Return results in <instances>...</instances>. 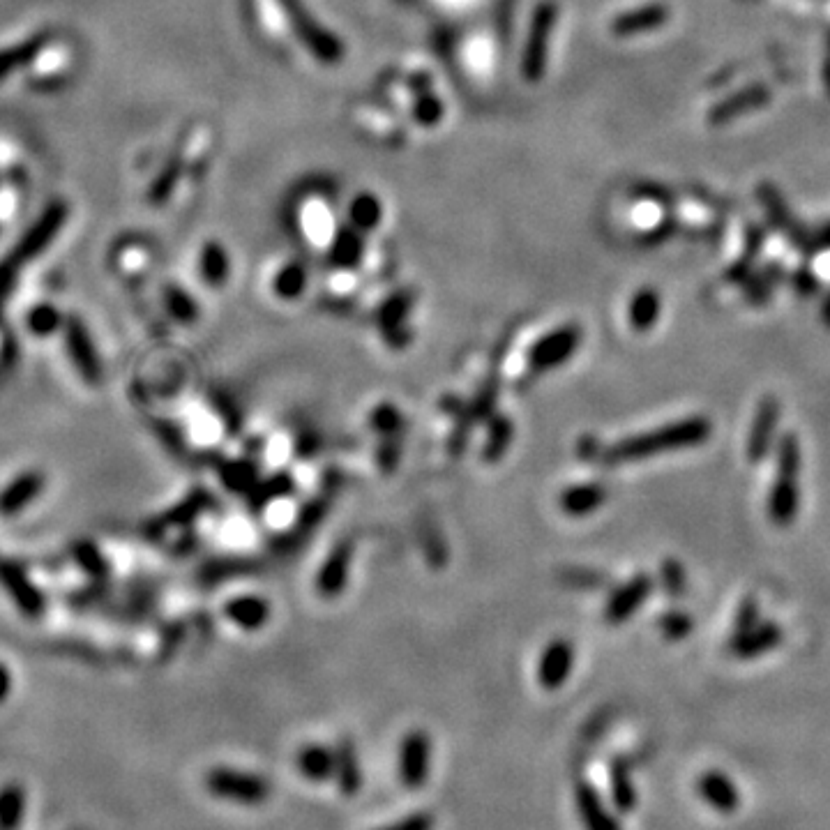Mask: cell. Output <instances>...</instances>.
<instances>
[{"label": "cell", "mask_w": 830, "mask_h": 830, "mask_svg": "<svg viewBox=\"0 0 830 830\" xmlns=\"http://www.w3.org/2000/svg\"><path fill=\"white\" fill-rule=\"evenodd\" d=\"M711 434H713L711 420L704 418V415H692V418L676 420V422H671V425H664L658 429H651V432H644V434L630 436V439L618 441L605 450L602 459H605V464L609 466L639 462V459L662 455V452L697 448V445L706 443Z\"/></svg>", "instance_id": "1"}, {"label": "cell", "mask_w": 830, "mask_h": 830, "mask_svg": "<svg viewBox=\"0 0 830 830\" xmlns=\"http://www.w3.org/2000/svg\"><path fill=\"white\" fill-rule=\"evenodd\" d=\"M206 787L215 798L238 805H261L273 791L266 777L236 771V768H213L206 777Z\"/></svg>", "instance_id": "2"}, {"label": "cell", "mask_w": 830, "mask_h": 830, "mask_svg": "<svg viewBox=\"0 0 830 830\" xmlns=\"http://www.w3.org/2000/svg\"><path fill=\"white\" fill-rule=\"evenodd\" d=\"M581 344V328L575 323L561 326L542 335L528 351V365L533 372H552L575 356Z\"/></svg>", "instance_id": "3"}, {"label": "cell", "mask_w": 830, "mask_h": 830, "mask_svg": "<svg viewBox=\"0 0 830 830\" xmlns=\"http://www.w3.org/2000/svg\"><path fill=\"white\" fill-rule=\"evenodd\" d=\"M429 771H432V738H429L427 731L413 729L399 743V782L406 789H420L422 784H427Z\"/></svg>", "instance_id": "4"}, {"label": "cell", "mask_w": 830, "mask_h": 830, "mask_svg": "<svg viewBox=\"0 0 830 830\" xmlns=\"http://www.w3.org/2000/svg\"><path fill=\"white\" fill-rule=\"evenodd\" d=\"M554 24H556V5L545 0V3L538 5V10H535L533 14L531 33H528V42L524 49L522 72L528 81H538L542 77V72H545L549 35H552Z\"/></svg>", "instance_id": "5"}, {"label": "cell", "mask_w": 830, "mask_h": 830, "mask_svg": "<svg viewBox=\"0 0 830 830\" xmlns=\"http://www.w3.org/2000/svg\"><path fill=\"white\" fill-rule=\"evenodd\" d=\"M284 7L286 14H289L291 26L298 30L300 40L314 51L316 58H321L323 63H337V60L342 58V44L337 42V37L316 24L298 0H284Z\"/></svg>", "instance_id": "6"}, {"label": "cell", "mask_w": 830, "mask_h": 830, "mask_svg": "<svg viewBox=\"0 0 830 830\" xmlns=\"http://www.w3.org/2000/svg\"><path fill=\"white\" fill-rule=\"evenodd\" d=\"M780 402L775 397H764L754 413L750 434H747V459L752 464H761L773 448V439L780 425Z\"/></svg>", "instance_id": "7"}, {"label": "cell", "mask_w": 830, "mask_h": 830, "mask_svg": "<svg viewBox=\"0 0 830 830\" xmlns=\"http://www.w3.org/2000/svg\"><path fill=\"white\" fill-rule=\"evenodd\" d=\"M653 588H655V581L651 575H646V572L632 577L628 584H623L621 588H616V591L611 593V598L605 605V621L611 625L628 621V618L635 616L637 609L644 605L648 598H651Z\"/></svg>", "instance_id": "8"}, {"label": "cell", "mask_w": 830, "mask_h": 830, "mask_svg": "<svg viewBox=\"0 0 830 830\" xmlns=\"http://www.w3.org/2000/svg\"><path fill=\"white\" fill-rule=\"evenodd\" d=\"M65 344L67 353L77 367V372L88 383H97L102 379V360L97 356L93 337L79 319H70L65 323Z\"/></svg>", "instance_id": "9"}, {"label": "cell", "mask_w": 830, "mask_h": 830, "mask_svg": "<svg viewBox=\"0 0 830 830\" xmlns=\"http://www.w3.org/2000/svg\"><path fill=\"white\" fill-rule=\"evenodd\" d=\"M575 667V646L568 639L558 637L545 646L538 662V681L545 690L563 688Z\"/></svg>", "instance_id": "10"}, {"label": "cell", "mask_w": 830, "mask_h": 830, "mask_svg": "<svg viewBox=\"0 0 830 830\" xmlns=\"http://www.w3.org/2000/svg\"><path fill=\"white\" fill-rule=\"evenodd\" d=\"M351 561H353L351 542H346V540L337 542L326 561H323L319 577H316V591H319L323 598H337V595L344 593L346 584H349Z\"/></svg>", "instance_id": "11"}, {"label": "cell", "mask_w": 830, "mask_h": 830, "mask_svg": "<svg viewBox=\"0 0 830 830\" xmlns=\"http://www.w3.org/2000/svg\"><path fill=\"white\" fill-rule=\"evenodd\" d=\"M798 508H801L798 475L777 473L771 494H768V517L775 526H789L796 522Z\"/></svg>", "instance_id": "12"}, {"label": "cell", "mask_w": 830, "mask_h": 830, "mask_svg": "<svg viewBox=\"0 0 830 830\" xmlns=\"http://www.w3.org/2000/svg\"><path fill=\"white\" fill-rule=\"evenodd\" d=\"M222 611L238 630L245 632L263 630L270 616H273V607L263 595H236V598L224 602Z\"/></svg>", "instance_id": "13"}, {"label": "cell", "mask_w": 830, "mask_h": 830, "mask_svg": "<svg viewBox=\"0 0 830 830\" xmlns=\"http://www.w3.org/2000/svg\"><path fill=\"white\" fill-rule=\"evenodd\" d=\"M0 584H3L5 591L10 593V598L17 602L26 616L42 614L44 600L40 591L30 584L28 577L21 572V568H17V565L10 561H0Z\"/></svg>", "instance_id": "14"}, {"label": "cell", "mask_w": 830, "mask_h": 830, "mask_svg": "<svg viewBox=\"0 0 830 830\" xmlns=\"http://www.w3.org/2000/svg\"><path fill=\"white\" fill-rule=\"evenodd\" d=\"M300 226H303L309 243L319 247H330L332 238L337 236L335 217L330 213V206L319 196H309L300 208Z\"/></svg>", "instance_id": "15"}, {"label": "cell", "mask_w": 830, "mask_h": 830, "mask_svg": "<svg viewBox=\"0 0 830 830\" xmlns=\"http://www.w3.org/2000/svg\"><path fill=\"white\" fill-rule=\"evenodd\" d=\"M44 485H47V478L37 471H28L24 475H19V478H14L10 485L0 492V515L12 517L17 515V512L26 510L28 505L44 492Z\"/></svg>", "instance_id": "16"}, {"label": "cell", "mask_w": 830, "mask_h": 830, "mask_svg": "<svg viewBox=\"0 0 830 830\" xmlns=\"http://www.w3.org/2000/svg\"><path fill=\"white\" fill-rule=\"evenodd\" d=\"M782 637H784L782 628L777 623H759L754 630L731 637L729 651L734 653L736 658H743V660L759 658V655H764L780 646Z\"/></svg>", "instance_id": "17"}, {"label": "cell", "mask_w": 830, "mask_h": 830, "mask_svg": "<svg viewBox=\"0 0 830 830\" xmlns=\"http://www.w3.org/2000/svg\"><path fill=\"white\" fill-rule=\"evenodd\" d=\"M607 501V489L600 485V482H584V485H572L563 489L561 498V510L570 517H586L602 508Z\"/></svg>", "instance_id": "18"}, {"label": "cell", "mask_w": 830, "mask_h": 830, "mask_svg": "<svg viewBox=\"0 0 830 830\" xmlns=\"http://www.w3.org/2000/svg\"><path fill=\"white\" fill-rule=\"evenodd\" d=\"M298 768L309 782H326L335 777L337 752L326 745L312 743L298 752Z\"/></svg>", "instance_id": "19"}, {"label": "cell", "mask_w": 830, "mask_h": 830, "mask_svg": "<svg viewBox=\"0 0 830 830\" xmlns=\"http://www.w3.org/2000/svg\"><path fill=\"white\" fill-rule=\"evenodd\" d=\"M699 794L704 796V801L715 807V810H720L724 814L734 812L738 807V791L734 787V782L729 780L724 773H706L704 777L699 780Z\"/></svg>", "instance_id": "20"}, {"label": "cell", "mask_w": 830, "mask_h": 830, "mask_svg": "<svg viewBox=\"0 0 830 830\" xmlns=\"http://www.w3.org/2000/svg\"><path fill=\"white\" fill-rule=\"evenodd\" d=\"M28 810L26 789L17 782L0 787V830H21Z\"/></svg>", "instance_id": "21"}, {"label": "cell", "mask_w": 830, "mask_h": 830, "mask_svg": "<svg viewBox=\"0 0 830 830\" xmlns=\"http://www.w3.org/2000/svg\"><path fill=\"white\" fill-rule=\"evenodd\" d=\"M667 17H669L667 7H662V5L639 7V10L635 12L621 14V17L614 21L611 30H614L616 35H637V33H644V30H653V28L662 26L664 21H667Z\"/></svg>", "instance_id": "22"}, {"label": "cell", "mask_w": 830, "mask_h": 830, "mask_svg": "<svg viewBox=\"0 0 830 830\" xmlns=\"http://www.w3.org/2000/svg\"><path fill=\"white\" fill-rule=\"evenodd\" d=\"M337 768H335V780L339 789L344 791V796H356L362 784V771L358 752L351 741H342L337 747Z\"/></svg>", "instance_id": "23"}, {"label": "cell", "mask_w": 830, "mask_h": 830, "mask_svg": "<svg viewBox=\"0 0 830 830\" xmlns=\"http://www.w3.org/2000/svg\"><path fill=\"white\" fill-rule=\"evenodd\" d=\"M328 249L332 266H337L339 270H351L360 263L362 252H365V243H362L358 229H344L337 231V236L332 238Z\"/></svg>", "instance_id": "24"}, {"label": "cell", "mask_w": 830, "mask_h": 830, "mask_svg": "<svg viewBox=\"0 0 830 830\" xmlns=\"http://www.w3.org/2000/svg\"><path fill=\"white\" fill-rule=\"evenodd\" d=\"M577 805L588 830H618L616 821L611 819L609 812H605V805H602L593 787L581 784L577 789Z\"/></svg>", "instance_id": "25"}, {"label": "cell", "mask_w": 830, "mask_h": 830, "mask_svg": "<svg viewBox=\"0 0 830 830\" xmlns=\"http://www.w3.org/2000/svg\"><path fill=\"white\" fill-rule=\"evenodd\" d=\"M199 273L203 277V282L210 286L226 284V279H229L231 273V261L220 243L203 245L199 256Z\"/></svg>", "instance_id": "26"}, {"label": "cell", "mask_w": 830, "mask_h": 830, "mask_svg": "<svg viewBox=\"0 0 830 830\" xmlns=\"http://www.w3.org/2000/svg\"><path fill=\"white\" fill-rule=\"evenodd\" d=\"M660 316V296L653 289H641L630 303V323L635 330H651Z\"/></svg>", "instance_id": "27"}, {"label": "cell", "mask_w": 830, "mask_h": 830, "mask_svg": "<svg viewBox=\"0 0 830 830\" xmlns=\"http://www.w3.org/2000/svg\"><path fill=\"white\" fill-rule=\"evenodd\" d=\"M307 289V270L303 263H289L273 279V291L282 300H298Z\"/></svg>", "instance_id": "28"}, {"label": "cell", "mask_w": 830, "mask_h": 830, "mask_svg": "<svg viewBox=\"0 0 830 830\" xmlns=\"http://www.w3.org/2000/svg\"><path fill=\"white\" fill-rule=\"evenodd\" d=\"M164 305L169 309L171 319L183 323V326H192V323L199 319V305H196V300L187 291L178 289V286H169V289L164 291Z\"/></svg>", "instance_id": "29"}, {"label": "cell", "mask_w": 830, "mask_h": 830, "mask_svg": "<svg viewBox=\"0 0 830 830\" xmlns=\"http://www.w3.org/2000/svg\"><path fill=\"white\" fill-rule=\"evenodd\" d=\"M383 217L381 203L374 199L372 194H360L349 208V220L353 229L358 231H374Z\"/></svg>", "instance_id": "30"}, {"label": "cell", "mask_w": 830, "mask_h": 830, "mask_svg": "<svg viewBox=\"0 0 830 830\" xmlns=\"http://www.w3.org/2000/svg\"><path fill=\"white\" fill-rule=\"evenodd\" d=\"M660 584L664 588V593L674 600L683 598V595L688 593V575H685V568L676 561V558H667V561H662Z\"/></svg>", "instance_id": "31"}, {"label": "cell", "mask_w": 830, "mask_h": 830, "mask_svg": "<svg viewBox=\"0 0 830 830\" xmlns=\"http://www.w3.org/2000/svg\"><path fill=\"white\" fill-rule=\"evenodd\" d=\"M766 100V88H750L741 93L738 97H731L722 104V107L715 109L713 113V120L718 123V120H729L731 116H736V113H741L743 109H750L754 104H761Z\"/></svg>", "instance_id": "32"}, {"label": "cell", "mask_w": 830, "mask_h": 830, "mask_svg": "<svg viewBox=\"0 0 830 830\" xmlns=\"http://www.w3.org/2000/svg\"><path fill=\"white\" fill-rule=\"evenodd\" d=\"M658 628L667 639L678 641V639H685L692 635L694 621L690 614H685V611H667V614H662L658 618Z\"/></svg>", "instance_id": "33"}, {"label": "cell", "mask_w": 830, "mask_h": 830, "mask_svg": "<svg viewBox=\"0 0 830 830\" xmlns=\"http://www.w3.org/2000/svg\"><path fill=\"white\" fill-rule=\"evenodd\" d=\"M409 307H411V298H406V296L390 298L388 303L381 307L379 321H381V328L386 330V335L404 326L406 316H409Z\"/></svg>", "instance_id": "34"}, {"label": "cell", "mask_w": 830, "mask_h": 830, "mask_svg": "<svg viewBox=\"0 0 830 830\" xmlns=\"http://www.w3.org/2000/svg\"><path fill=\"white\" fill-rule=\"evenodd\" d=\"M30 330L35 332V335H42L47 337L60 326V312L56 307H49V305H42L30 312Z\"/></svg>", "instance_id": "35"}, {"label": "cell", "mask_w": 830, "mask_h": 830, "mask_svg": "<svg viewBox=\"0 0 830 830\" xmlns=\"http://www.w3.org/2000/svg\"><path fill=\"white\" fill-rule=\"evenodd\" d=\"M372 427L383 436H395L399 429H402V413L392 404H381L379 409L372 413Z\"/></svg>", "instance_id": "36"}, {"label": "cell", "mask_w": 830, "mask_h": 830, "mask_svg": "<svg viewBox=\"0 0 830 830\" xmlns=\"http://www.w3.org/2000/svg\"><path fill=\"white\" fill-rule=\"evenodd\" d=\"M759 618H761L759 616V602L754 598H745L741 605H738L736 618H734V635H731V637L743 635V632H750V630L757 628V625L761 623Z\"/></svg>", "instance_id": "37"}, {"label": "cell", "mask_w": 830, "mask_h": 830, "mask_svg": "<svg viewBox=\"0 0 830 830\" xmlns=\"http://www.w3.org/2000/svg\"><path fill=\"white\" fill-rule=\"evenodd\" d=\"M489 54H492V49H489V42L480 40V37H478V40H471L469 44H466L464 63L471 72H485L489 67V63H492Z\"/></svg>", "instance_id": "38"}, {"label": "cell", "mask_w": 830, "mask_h": 830, "mask_svg": "<svg viewBox=\"0 0 830 830\" xmlns=\"http://www.w3.org/2000/svg\"><path fill=\"white\" fill-rule=\"evenodd\" d=\"M512 441V425L508 418H501L492 427V434H489V445H487V457H501L505 448H508Z\"/></svg>", "instance_id": "39"}, {"label": "cell", "mask_w": 830, "mask_h": 830, "mask_svg": "<svg viewBox=\"0 0 830 830\" xmlns=\"http://www.w3.org/2000/svg\"><path fill=\"white\" fill-rule=\"evenodd\" d=\"M415 118H418V123L422 125H436L443 116V104L436 100L434 95H422L418 104L413 107Z\"/></svg>", "instance_id": "40"}, {"label": "cell", "mask_w": 830, "mask_h": 830, "mask_svg": "<svg viewBox=\"0 0 830 830\" xmlns=\"http://www.w3.org/2000/svg\"><path fill=\"white\" fill-rule=\"evenodd\" d=\"M381 830H434V817L427 812H418V814H411V817H406L402 821H397V824L386 826Z\"/></svg>", "instance_id": "41"}, {"label": "cell", "mask_w": 830, "mask_h": 830, "mask_svg": "<svg viewBox=\"0 0 830 830\" xmlns=\"http://www.w3.org/2000/svg\"><path fill=\"white\" fill-rule=\"evenodd\" d=\"M614 794H616V803L618 805H628V798L632 796V787L628 782V775L616 771L614 775Z\"/></svg>", "instance_id": "42"}, {"label": "cell", "mask_w": 830, "mask_h": 830, "mask_svg": "<svg viewBox=\"0 0 830 830\" xmlns=\"http://www.w3.org/2000/svg\"><path fill=\"white\" fill-rule=\"evenodd\" d=\"M10 692H12V674H10V669L0 662V704L10 697Z\"/></svg>", "instance_id": "43"}]
</instances>
